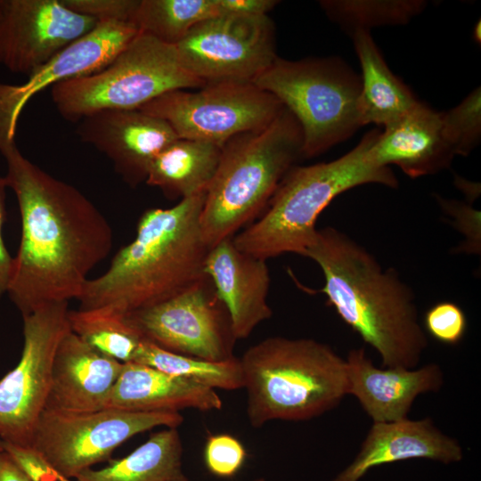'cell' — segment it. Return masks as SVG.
<instances>
[{"label":"cell","instance_id":"18","mask_svg":"<svg viewBox=\"0 0 481 481\" xmlns=\"http://www.w3.org/2000/svg\"><path fill=\"white\" fill-rule=\"evenodd\" d=\"M204 272L227 310L236 340L249 337L271 318L267 302L271 278L265 259L240 250L232 237L227 238L209 249Z\"/></svg>","mask_w":481,"mask_h":481},{"label":"cell","instance_id":"24","mask_svg":"<svg viewBox=\"0 0 481 481\" xmlns=\"http://www.w3.org/2000/svg\"><path fill=\"white\" fill-rule=\"evenodd\" d=\"M222 146L178 138L152 161L145 181L169 200L207 192L219 165Z\"/></svg>","mask_w":481,"mask_h":481},{"label":"cell","instance_id":"3","mask_svg":"<svg viewBox=\"0 0 481 481\" xmlns=\"http://www.w3.org/2000/svg\"><path fill=\"white\" fill-rule=\"evenodd\" d=\"M205 196L145 210L135 239L115 254L102 274L86 281L79 308L110 306L128 314L162 303L203 280L210 249L200 226Z\"/></svg>","mask_w":481,"mask_h":481},{"label":"cell","instance_id":"13","mask_svg":"<svg viewBox=\"0 0 481 481\" xmlns=\"http://www.w3.org/2000/svg\"><path fill=\"white\" fill-rule=\"evenodd\" d=\"M126 315L144 339L165 350L213 362L235 357L229 314L208 276L162 303Z\"/></svg>","mask_w":481,"mask_h":481},{"label":"cell","instance_id":"30","mask_svg":"<svg viewBox=\"0 0 481 481\" xmlns=\"http://www.w3.org/2000/svg\"><path fill=\"white\" fill-rule=\"evenodd\" d=\"M444 129L456 156H468L481 139V90L472 91L454 108L442 111Z\"/></svg>","mask_w":481,"mask_h":481},{"label":"cell","instance_id":"11","mask_svg":"<svg viewBox=\"0 0 481 481\" xmlns=\"http://www.w3.org/2000/svg\"><path fill=\"white\" fill-rule=\"evenodd\" d=\"M69 302L51 303L22 316L18 364L0 380V440L31 446L49 395L57 347L70 330Z\"/></svg>","mask_w":481,"mask_h":481},{"label":"cell","instance_id":"9","mask_svg":"<svg viewBox=\"0 0 481 481\" xmlns=\"http://www.w3.org/2000/svg\"><path fill=\"white\" fill-rule=\"evenodd\" d=\"M284 109L253 83L207 84L197 92H167L139 110L165 120L179 138L223 146L231 138L271 123Z\"/></svg>","mask_w":481,"mask_h":481},{"label":"cell","instance_id":"22","mask_svg":"<svg viewBox=\"0 0 481 481\" xmlns=\"http://www.w3.org/2000/svg\"><path fill=\"white\" fill-rule=\"evenodd\" d=\"M223 402L213 388L153 367L124 363L105 409L136 412L217 411Z\"/></svg>","mask_w":481,"mask_h":481},{"label":"cell","instance_id":"37","mask_svg":"<svg viewBox=\"0 0 481 481\" xmlns=\"http://www.w3.org/2000/svg\"><path fill=\"white\" fill-rule=\"evenodd\" d=\"M5 188L4 178L0 177V298L7 293L13 265V257L8 252L3 238V225L5 220Z\"/></svg>","mask_w":481,"mask_h":481},{"label":"cell","instance_id":"33","mask_svg":"<svg viewBox=\"0 0 481 481\" xmlns=\"http://www.w3.org/2000/svg\"><path fill=\"white\" fill-rule=\"evenodd\" d=\"M443 211L452 217V223L461 233L464 234L465 241L457 251L471 254L480 253V212L469 203L459 200H445L437 197Z\"/></svg>","mask_w":481,"mask_h":481},{"label":"cell","instance_id":"35","mask_svg":"<svg viewBox=\"0 0 481 481\" xmlns=\"http://www.w3.org/2000/svg\"><path fill=\"white\" fill-rule=\"evenodd\" d=\"M1 444L4 450L27 473L31 481H74L51 465L33 447L20 446L2 441Z\"/></svg>","mask_w":481,"mask_h":481},{"label":"cell","instance_id":"7","mask_svg":"<svg viewBox=\"0 0 481 481\" xmlns=\"http://www.w3.org/2000/svg\"><path fill=\"white\" fill-rule=\"evenodd\" d=\"M204 86L184 67L175 45L139 32L102 69L53 86L51 98L63 118L79 122L99 110L139 109L167 92Z\"/></svg>","mask_w":481,"mask_h":481},{"label":"cell","instance_id":"25","mask_svg":"<svg viewBox=\"0 0 481 481\" xmlns=\"http://www.w3.org/2000/svg\"><path fill=\"white\" fill-rule=\"evenodd\" d=\"M183 452L177 428H166L151 435L126 456L102 469H86L75 481H188Z\"/></svg>","mask_w":481,"mask_h":481},{"label":"cell","instance_id":"4","mask_svg":"<svg viewBox=\"0 0 481 481\" xmlns=\"http://www.w3.org/2000/svg\"><path fill=\"white\" fill-rule=\"evenodd\" d=\"M252 428L303 421L337 407L347 395L346 360L313 338L270 337L240 358Z\"/></svg>","mask_w":481,"mask_h":481},{"label":"cell","instance_id":"29","mask_svg":"<svg viewBox=\"0 0 481 481\" xmlns=\"http://www.w3.org/2000/svg\"><path fill=\"white\" fill-rule=\"evenodd\" d=\"M320 5L333 22L351 36L381 26L405 25L420 14L427 2L421 0H325Z\"/></svg>","mask_w":481,"mask_h":481},{"label":"cell","instance_id":"21","mask_svg":"<svg viewBox=\"0 0 481 481\" xmlns=\"http://www.w3.org/2000/svg\"><path fill=\"white\" fill-rule=\"evenodd\" d=\"M368 156L378 166L399 167L412 178L446 169L456 157L444 133L442 111L420 102L379 131Z\"/></svg>","mask_w":481,"mask_h":481},{"label":"cell","instance_id":"36","mask_svg":"<svg viewBox=\"0 0 481 481\" xmlns=\"http://www.w3.org/2000/svg\"><path fill=\"white\" fill-rule=\"evenodd\" d=\"M278 3L275 0H218L221 15H268Z\"/></svg>","mask_w":481,"mask_h":481},{"label":"cell","instance_id":"6","mask_svg":"<svg viewBox=\"0 0 481 481\" xmlns=\"http://www.w3.org/2000/svg\"><path fill=\"white\" fill-rule=\"evenodd\" d=\"M301 127L285 107L268 125L240 134L222 146L200 216L209 248L233 237L260 216L280 183L302 158Z\"/></svg>","mask_w":481,"mask_h":481},{"label":"cell","instance_id":"5","mask_svg":"<svg viewBox=\"0 0 481 481\" xmlns=\"http://www.w3.org/2000/svg\"><path fill=\"white\" fill-rule=\"evenodd\" d=\"M378 133L368 132L338 159L290 168L259 218L232 237L235 246L265 260L285 253L304 256L314 240L319 216L339 194L367 183L396 188L391 168L368 156Z\"/></svg>","mask_w":481,"mask_h":481},{"label":"cell","instance_id":"20","mask_svg":"<svg viewBox=\"0 0 481 481\" xmlns=\"http://www.w3.org/2000/svg\"><path fill=\"white\" fill-rule=\"evenodd\" d=\"M412 459L456 463L463 449L429 417L373 422L355 459L331 481H360L373 468Z\"/></svg>","mask_w":481,"mask_h":481},{"label":"cell","instance_id":"2","mask_svg":"<svg viewBox=\"0 0 481 481\" xmlns=\"http://www.w3.org/2000/svg\"><path fill=\"white\" fill-rule=\"evenodd\" d=\"M304 257L321 268L320 292L328 304L376 350L383 367L418 366L428 341L414 293L395 269L384 270L364 247L331 226L317 229Z\"/></svg>","mask_w":481,"mask_h":481},{"label":"cell","instance_id":"8","mask_svg":"<svg viewBox=\"0 0 481 481\" xmlns=\"http://www.w3.org/2000/svg\"><path fill=\"white\" fill-rule=\"evenodd\" d=\"M253 84L275 96L298 120L302 158L322 154L362 126L361 77L338 58L277 57Z\"/></svg>","mask_w":481,"mask_h":481},{"label":"cell","instance_id":"10","mask_svg":"<svg viewBox=\"0 0 481 481\" xmlns=\"http://www.w3.org/2000/svg\"><path fill=\"white\" fill-rule=\"evenodd\" d=\"M179 412H136L103 409L84 413L44 410L31 447L69 478L109 461L131 437L156 427L177 428Z\"/></svg>","mask_w":481,"mask_h":481},{"label":"cell","instance_id":"19","mask_svg":"<svg viewBox=\"0 0 481 481\" xmlns=\"http://www.w3.org/2000/svg\"><path fill=\"white\" fill-rule=\"evenodd\" d=\"M123 363L69 330L54 355L45 410L84 413L105 409Z\"/></svg>","mask_w":481,"mask_h":481},{"label":"cell","instance_id":"26","mask_svg":"<svg viewBox=\"0 0 481 481\" xmlns=\"http://www.w3.org/2000/svg\"><path fill=\"white\" fill-rule=\"evenodd\" d=\"M218 15V0H138L130 23L140 33L176 45L194 26Z\"/></svg>","mask_w":481,"mask_h":481},{"label":"cell","instance_id":"40","mask_svg":"<svg viewBox=\"0 0 481 481\" xmlns=\"http://www.w3.org/2000/svg\"><path fill=\"white\" fill-rule=\"evenodd\" d=\"M251 481H266V480H265V478L260 477H257V478H255V479H253Z\"/></svg>","mask_w":481,"mask_h":481},{"label":"cell","instance_id":"12","mask_svg":"<svg viewBox=\"0 0 481 481\" xmlns=\"http://www.w3.org/2000/svg\"><path fill=\"white\" fill-rule=\"evenodd\" d=\"M175 47L184 67L205 85L253 83L278 57L268 15L210 18L194 26Z\"/></svg>","mask_w":481,"mask_h":481},{"label":"cell","instance_id":"17","mask_svg":"<svg viewBox=\"0 0 481 481\" xmlns=\"http://www.w3.org/2000/svg\"><path fill=\"white\" fill-rule=\"evenodd\" d=\"M347 395L358 400L373 422L408 418L415 399L438 392L444 381L442 368L435 363L420 368H379L363 347L351 349L345 358Z\"/></svg>","mask_w":481,"mask_h":481},{"label":"cell","instance_id":"41","mask_svg":"<svg viewBox=\"0 0 481 481\" xmlns=\"http://www.w3.org/2000/svg\"><path fill=\"white\" fill-rule=\"evenodd\" d=\"M4 450L2 444H1V441H0V452H2Z\"/></svg>","mask_w":481,"mask_h":481},{"label":"cell","instance_id":"38","mask_svg":"<svg viewBox=\"0 0 481 481\" xmlns=\"http://www.w3.org/2000/svg\"><path fill=\"white\" fill-rule=\"evenodd\" d=\"M0 481H31L27 473L4 450L0 452Z\"/></svg>","mask_w":481,"mask_h":481},{"label":"cell","instance_id":"32","mask_svg":"<svg viewBox=\"0 0 481 481\" xmlns=\"http://www.w3.org/2000/svg\"><path fill=\"white\" fill-rule=\"evenodd\" d=\"M424 325L428 333L436 340L446 345H456L465 335L467 318L457 304L443 301L426 312Z\"/></svg>","mask_w":481,"mask_h":481},{"label":"cell","instance_id":"23","mask_svg":"<svg viewBox=\"0 0 481 481\" xmlns=\"http://www.w3.org/2000/svg\"><path fill=\"white\" fill-rule=\"evenodd\" d=\"M362 76L358 113L362 126H386L412 110L420 101L388 68L371 32L352 35Z\"/></svg>","mask_w":481,"mask_h":481},{"label":"cell","instance_id":"27","mask_svg":"<svg viewBox=\"0 0 481 481\" xmlns=\"http://www.w3.org/2000/svg\"><path fill=\"white\" fill-rule=\"evenodd\" d=\"M70 330L102 354L133 362L144 339L123 314L110 306L69 311Z\"/></svg>","mask_w":481,"mask_h":481},{"label":"cell","instance_id":"15","mask_svg":"<svg viewBox=\"0 0 481 481\" xmlns=\"http://www.w3.org/2000/svg\"><path fill=\"white\" fill-rule=\"evenodd\" d=\"M138 33L135 27L130 23L98 21L91 31L29 75L25 83H0V149L15 142L20 115L32 97L66 79L102 69Z\"/></svg>","mask_w":481,"mask_h":481},{"label":"cell","instance_id":"31","mask_svg":"<svg viewBox=\"0 0 481 481\" xmlns=\"http://www.w3.org/2000/svg\"><path fill=\"white\" fill-rule=\"evenodd\" d=\"M247 452L236 437L229 434L210 436L204 447L208 469L219 477H231L242 467Z\"/></svg>","mask_w":481,"mask_h":481},{"label":"cell","instance_id":"28","mask_svg":"<svg viewBox=\"0 0 481 481\" xmlns=\"http://www.w3.org/2000/svg\"><path fill=\"white\" fill-rule=\"evenodd\" d=\"M133 362L215 390H236L244 386L243 371L237 357L223 362L208 361L175 354L143 339Z\"/></svg>","mask_w":481,"mask_h":481},{"label":"cell","instance_id":"16","mask_svg":"<svg viewBox=\"0 0 481 481\" xmlns=\"http://www.w3.org/2000/svg\"><path fill=\"white\" fill-rule=\"evenodd\" d=\"M80 140L95 147L131 187L145 183L154 159L179 137L163 119L139 109H107L79 121Z\"/></svg>","mask_w":481,"mask_h":481},{"label":"cell","instance_id":"14","mask_svg":"<svg viewBox=\"0 0 481 481\" xmlns=\"http://www.w3.org/2000/svg\"><path fill=\"white\" fill-rule=\"evenodd\" d=\"M97 23L61 0H0V64L29 76Z\"/></svg>","mask_w":481,"mask_h":481},{"label":"cell","instance_id":"39","mask_svg":"<svg viewBox=\"0 0 481 481\" xmlns=\"http://www.w3.org/2000/svg\"><path fill=\"white\" fill-rule=\"evenodd\" d=\"M473 37H474V39L477 42V41L480 42V38H481V36H480V21H478V23H477L475 28H474Z\"/></svg>","mask_w":481,"mask_h":481},{"label":"cell","instance_id":"1","mask_svg":"<svg viewBox=\"0 0 481 481\" xmlns=\"http://www.w3.org/2000/svg\"><path fill=\"white\" fill-rule=\"evenodd\" d=\"M4 178L17 199L21 236L7 294L21 315L78 299L89 273L110 253L113 232L75 186L25 158L15 142L0 149Z\"/></svg>","mask_w":481,"mask_h":481},{"label":"cell","instance_id":"34","mask_svg":"<svg viewBox=\"0 0 481 481\" xmlns=\"http://www.w3.org/2000/svg\"><path fill=\"white\" fill-rule=\"evenodd\" d=\"M70 10L97 21L130 23L138 0H61ZM131 24V23H130Z\"/></svg>","mask_w":481,"mask_h":481}]
</instances>
